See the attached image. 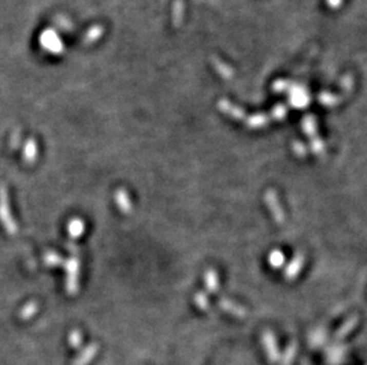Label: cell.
<instances>
[{"label":"cell","mask_w":367,"mask_h":365,"mask_svg":"<svg viewBox=\"0 0 367 365\" xmlns=\"http://www.w3.org/2000/svg\"><path fill=\"white\" fill-rule=\"evenodd\" d=\"M21 141H22L21 131H14L13 134L11 135V139H10V146H11V148H12V150H16V148L20 147Z\"/></svg>","instance_id":"10"},{"label":"cell","mask_w":367,"mask_h":365,"mask_svg":"<svg viewBox=\"0 0 367 365\" xmlns=\"http://www.w3.org/2000/svg\"><path fill=\"white\" fill-rule=\"evenodd\" d=\"M68 234L71 241H76L78 238H80L83 233H85V222L81 218H71L67 226Z\"/></svg>","instance_id":"6"},{"label":"cell","mask_w":367,"mask_h":365,"mask_svg":"<svg viewBox=\"0 0 367 365\" xmlns=\"http://www.w3.org/2000/svg\"><path fill=\"white\" fill-rule=\"evenodd\" d=\"M66 23H69L67 21L66 18H63V17H57V19H56V24H57L60 28L63 29V30H69L71 28V25L70 24H66Z\"/></svg>","instance_id":"11"},{"label":"cell","mask_w":367,"mask_h":365,"mask_svg":"<svg viewBox=\"0 0 367 365\" xmlns=\"http://www.w3.org/2000/svg\"><path fill=\"white\" fill-rule=\"evenodd\" d=\"M102 35H104V28H102L101 25H93L92 28L86 32L85 37H83V42H85L86 44L94 43V42H96L99 38H101Z\"/></svg>","instance_id":"8"},{"label":"cell","mask_w":367,"mask_h":365,"mask_svg":"<svg viewBox=\"0 0 367 365\" xmlns=\"http://www.w3.org/2000/svg\"><path fill=\"white\" fill-rule=\"evenodd\" d=\"M38 311V303H37L36 301H29V302H26L24 306H23V309L21 310V318L23 319V320H26V319H30L32 317L33 314L36 313V312Z\"/></svg>","instance_id":"9"},{"label":"cell","mask_w":367,"mask_h":365,"mask_svg":"<svg viewBox=\"0 0 367 365\" xmlns=\"http://www.w3.org/2000/svg\"><path fill=\"white\" fill-rule=\"evenodd\" d=\"M114 200L117 207L120 211L123 212V214L127 215L131 214L132 212V200L130 198V196H128V192L125 189H118L114 193Z\"/></svg>","instance_id":"4"},{"label":"cell","mask_w":367,"mask_h":365,"mask_svg":"<svg viewBox=\"0 0 367 365\" xmlns=\"http://www.w3.org/2000/svg\"><path fill=\"white\" fill-rule=\"evenodd\" d=\"M37 155H38V146L35 139L30 138L26 140L24 147H23V159L26 164H33L37 160Z\"/></svg>","instance_id":"5"},{"label":"cell","mask_w":367,"mask_h":365,"mask_svg":"<svg viewBox=\"0 0 367 365\" xmlns=\"http://www.w3.org/2000/svg\"><path fill=\"white\" fill-rule=\"evenodd\" d=\"M0 222L9 235H16L18 233V226L11 212L9 192L5 186H0Z\"/></svg>","instance_id":"2"},{"label":"cell","mask_w":367,"mask_h":365,"mask_svg":"<svg viewBox=\"0 0 367 365\" xmlns=\"http://www.w3.org/2000/svg\"><path fill=\"white\" fill-rule=\"evenodd\" d=\"M43 260H44V263L47 265L48 267H59V266H63L64 261H66L63 260V257L60 255L59 253L52 252V250H49V252L44 254Z\"/></svg>","instance_id":"7"},{"label":"cell","mask_w":367,"mask_h":365,"mask_svg":"<svg viewBox=\"0 0 367 365\" xmlns=\"http://www.w3.org/2000/svg\"><path fill=\"white\" fill-rule=\"evenodd\" d=\"M70 340L73 341V344L75 345V347H78L79 343H80V340H81V334L79 331H74L73 333H71V336H70Z\"/></svg>","instance_id":"12"},{"label":"cell","mask_w":367,"mask_h":365,"mask_svg":"<svg viewBox=\"0 0 367 365\" xmlns=\"http://www.w3.org/2000/svg\"><path fill=\"white\" fill-rule=\"evenodd\" d=\"M64 271H66V291L68 294L75 295L79 291V279H80L81 262L79 255H71L64 261Z\"/></svg>","instance_id":"1"},{"label":"cell","mask_w":367,"mask_h":365,"mask_svg":"<svg viewBox=\"0 0 367 365\" xmlns=\"http://www.w3.org/2000/svg\"><path fill=\"white\" fill-rule=\"evenodd\" d=\"M40 43L41 47L43 48L45 51L50 52V54L60 55L62 54L64 50L62 39L57 35V32L52 29H48L41 33Z\"/></svg>","instance_id":"3"}]
</instances>
